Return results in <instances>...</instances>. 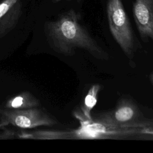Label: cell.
I'll use <instances>...</instances> for the list:
<instances>
[{
	"mask_svg": "<svg viewBox=\"0 0 153 153\" xmlns=\"http://www.w3.org/2000/svg\"><path fill=\"white\" fill-rule=\"evenodd\" d=\"M79 13L71 9L46 25L47 38L51 48L66 56H73L76 49H82L94 57L107 60L109 54L90 35L81 23Z\"/></svg>",
	"mask_w": 153,
	"mask_h": 153,
	"instance_id": "1",
	"label": "cell"
},
{
	"mask_svg": "<svg viewBox=\"0 0 153 153\" xmlns=\"http://www.w3.org/2000/svg\"><path fill=\"white\" fill-rule=\"evenodd\" d=\"M106 11L112 36L126 56L133 59L135 50L134 38L121 0H108Z\"/></svg>",
	"mask_w": 153,
	"mask_h": 153,
	"instance_id": "2",
	"label": "cell"
},
{
	"mask_svg": "<svg viewBox=\"0 0 153 153\" xmlns=\"http://www.w3.org/2000/svg\"><path fill=\"white\" fill-rule=\"evenodd\" d=\"M0 128L12 125L21 128L53 126L56 121L41 109L31 108L21 109H1Z\"/></svg>",
	"mask_w": 153,
	"mask_h": 153,
	"instance_id": "3",
	"label": "cell"
},
{
	"mask_svg": "<svg viewBox=\"0 0 153 153\" xmlns=\"http://www.w3.org/2000/svg\"><path fill=\"white\" fill-rule=\"evenodd\" d=\"M142 113L133 101L123 99L112 111L99 114L94 120L96 123L111 128H117L138 120Z\"/></svg>",
	"mask_w": 153,
	"mask_h": 153,
	"instance_id": "4",
	"label": "cell"
},
{
	"mask_svg": "<svg viewBox=\"0 0 153 153\" xmlns=\"http://www.w3.org/2000/svg\"><path fill=\"white\" fill-rule=\"evenodd\" d=\"M134 20L143 42H153V0H135L133 7Z\"/></svg>",
	"mask_w": 153,
	"mask_h": 153,
	"instance_id": "5",
	"label": "cell"
},
{
	"mask_svg": "<svg viewBox=\"0 0 153 153\" xmlns=\"http://www.w3.org/2000/svg\"><path fill=\"white\" fill-rule=\"evenodd\" d=\"M20 10L21 0H4L0 2V38L16 25Z\"/></svg>",
	"mask_w": 153,
	"mask_h": 153,
	"instance_id": "6",
	"label": "cell"
},
{
	"mask_svg": "<svg viewBox=\"0 0 153 153\" xmlns=\"http://www.w3.org/2000/svg\"><path fill=\"white\" fill-rule=\"evenodd\" d=\"M39 105V100L28 91H24L9 99L5 107L10 109L35 108Z\"/></svg>",
	"mask_w": 153,
	"mask_h": 153,
	"instance_id": "7",
	"label": "cell"
},
{
	"mask_svg": "<svg viewBox=\"0 0 153 153\" xmlns=\"http://www.w3.org/2000/svg\"><path fill=\"white\" fill-rule=\"evenodd\" d=\"M102 86L99 84L93 85L89 89L81 106V111L88 121L92 120L91 111L97 102L98 94Z\"/></svg>",
	"mask_w": 153,
	"mask_h": 153,
	"instance_id": "8",
	"label": "cell"
},
{
	"mask_svg": "<svg viewBox=\"0 0 153 153\" xmlns=\"http://www.w3.org/2000/svg\"><path fill=\"white\" fill-rule=\"evenodd\" d=\"M14 132L9 130H6L5 132L3 133L0 135V139H6L8 137H11V136L14 134Z\"/></svg>",
	"mask_w": 153,
	"mask_h": 153,
	"instance_id": "9",
	"label": "cell"
},
{
	"mask_svg": "<svg viewBox=\"0 0 153 153\" xmlns=\"http://www.w3.org/2000/svg\"><path fill=\"white\" fill-rule=\"evenodd\" d=\"M149 78H150V79H151V81L152 82V83L153 84V72L149 76Z\"/></svg>",
	"mask_w": 153,
	"mask_h": 153,
	"instance_id": "10",
	"label": "cell"
},
{
	"mask_svg": "<svg viewBox=\"0 0 153 153\" xmlns=\"http://www.w3.org/2000/svg\"><path fill=\"white\" fill-rule=\"evenodd\" d=\"M60 1H62V0H53V1L54 2H57Z\"/></svg>",
	"mask_w": 153,
	"mask_h": 153,
	"instance_id": "11",
	"label": "cell"
}]
</instances>
